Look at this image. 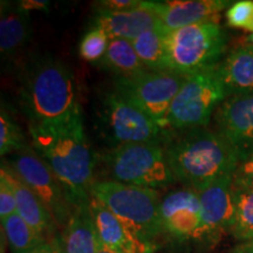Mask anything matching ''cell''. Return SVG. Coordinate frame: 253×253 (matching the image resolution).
<instances>
[{
  "label": "cell",
  "mask_w": 253,
  "mask_h": 253,
  "mask_svg": "<svg viewBox=\"0 0 253 253\" xmlns=\"http://www.w3.org/2000/svg\"><path fill=\"white\" fill-rule=\"evenodd\" d=\"M33 150L61 182L73 207L90 199L97 158L88 143L80 104L63 118L30 123Z\"/></svg>",
  "instance_id": "cell-1"
},
{
  "label": "cell",
  "mask_w": 253,
  "mask_h": 253,
  "mask_svg": "<svg viewBox=\"0 0 253 253\" xmlns=\"http://www.w3.org/2000/svg\"><path fill=\"white\" fill-rule=\"evenodd\" d=\"M166 157L176 181L201 191L225 176H233L239 157L220 134L208 126L169 132Z\"/></svg>",
  "instance_id": "cell-2"
},
{
  "label": "cell",
  "mask_w": 253,
  "mask_h": 253,
  "mask_svg": "<svg viewBox=\"0 0 253 253\" xmlns=\"http://www.w3.org/2000/svg\"><path fill=\"white\" fill-rule=\"evenodd\" d=\"M20 101L30 123L55 121L80 104L71 69L50 55L33 60L25 69Z\"/></svg>",
  "instance_id": "cell-3"
},
{
  "label": "cell",
  "mask_w": 253,
  "mask_h": 253,
  "mask_svg": "<svg viewBox=\"0 0 253 253\" xmlns=\"http://www.w3.org/2000/svg\"><path fill=\"white\" fill-rule=\"evenodd\" d=\"M104 179L142 188H164L176 182L164 143H134L109 148L97 161Z\"/></svg>",
  "instance_id": "cell-4"
},
{
  "label": "cell",
  "mask_w": 253,
  "mask_h": 253,
  "mask_svg": "<svg viewBox=\"0 0 253 253\" xmlns=\"http://www.w3.org/2000/svg\"><path fill=\"white\" fill-rule=\"evenodd\" d=\"M226 48L227 34L219 21L168 31V71L188 77L212 68L220 62Z\"/></svg>",
  "instance_id": "cell-5"
},
{
  "label": "cell",
  "mask_w": 253,
  "mask_h": 253,
  "mask_svg": "<svg viewBox=\"0 0 253 253\" xmlns=\"http://www.w3.org/2000/svg\"><path fill=\"white\" fill-rule=\"evenodd\" d=\"M226 99L217 66L188 75L164 119L163 129L175 132L208 126Z\"/></svg>",
  "instance_id": "cell-6"
},
{
  "label": "cell",
  "mask_w": 253,
  "mask_h": 253,
  "mask_svg": "<svg viewBox=\"0 0 253 253\" xmlns=\"http://www.w3.org/2000/svg\"><path fill=\"white\" fill-rule=\"evenodd\" d=\"M90 196L134 227L148 242L151 243V239L162 233V199L155 189L100 179L91 184Z\"/></svg>",
  "instance_id": "cell-7"
},
{
  "label": "cell",
  "mask_w": 253,
  "mask_h": 253,
  "mask_svg": "<svg viewBox=\"0 0 253 253\" xmlns=\"http://www.w3.org/2000/svg\"><path fill=\"white\" fill-rule=\"evenodd\" d=\"M100 125L112 147L134 143H164L169 132L116 91L101 100Z\"/></svg>",
  "instance_id": "cell-8"
},
{
  "label": "cell",
  "mask_w": 253,
  "mask_h": 253,
  "mask_svg": "<svg viewBox=\"0 0 253 253\" xmlns=\"http://www.w3.org/2000/svg\"><path fill=\"white\" fill-rule=\"evenodd\" d=\"M185 79V75L175 72L147 69L134 77L116 78L114 91L162 126Z\"/></svg>",
  "instance_id": "cell-9"
},
{
  "label": "cell",
  "mask_w": 253,
  "mask_h": 253,
  "mask_svg": "<svg viewBox=\"0 0 253 253\" xmlns=\"http://www.w3.org/2000/svg\"><path fill=\"white\" fill-rule=\"evenodd\" d=\"M5 163L46 205L56 225L65 227L74 207L48 164L30 147L8 155Z\"/></svg>",
  "instance_id": "cell-10"
},
{
  "label": "cell",
  "mask_w": 253,
  "mask_h": 253,
  "mask_svg": "<svg viewBox=\"0 0 253 253\" xmlns=\"http://www.w3.org/2000/svg\"><path fill=\"white\" fill-rule=\"evenodd\" d=\"M213 123L239 161L253 153V94L227 97L214 113Z\"/></svg>",
  "instance_id": "cell-11"
},
{
  "label": "cell",
  "mask_w": 253,
  "mask_h": 253,
  "mask_svg": "<svg viewBox=\"0 0 253 253\" xmlns=\"http://www.w3.org/2000/svg\"><path fill=\"white\" fill-rule=\"evenodd\" d=\"M232 175L221 177L197 191L201 203V226L197 239L216 240L229 231L233 219Z\"/></svg>",
  "instance_id": "cell-12"
},
{
  "label": "cell",
  "mask_w": 253,
  "mask_h": 253,
  "mask_svg": "<svg viewBox=\"0 0 253 253\" xmlns=\"http://www.w3.org/2000/svg\"><path fill=\"white\" fill-rule=\"evenodd\" d=\"M93 213L101 248L114 253H153V243L145 240L134 227L114 214L104 205L90 197Z\"/></svg>",
  "instance_id": "cell-13"
},
{
  "label": "cell",
  "mask_w": 253,
  "mask_h": 253,
  "mask_svg": "<svg viewBox=\"0 0 253 253\" xmlns=\"http://www.w3.org/2000/svg\"><path fill=\"white\" fill-rule=\"evenodd\" d=\"M162 232L179 239H197L201 203L197 191L184 188L170 192L161 203Z\"/></svg>",
  "instance_id": "cell-14"
},
{
  "label": "cell",
  "mask_w": 253,
  "mask_h": 253,
  "mask_svg": "<svg viewBox=\"0 0 253 253\" xmlns=\"http://www.w3.org/2000/svg\"><path fill=\"white\" fill-rule=\"evenodd\" d=\"M157 14L168 31L190 25L219 21L218 15L233 4L229 0H173V1H145Z\"/></svg>",
  "instance_id": "cell-15"
},
{
  "label": "cell",
  "mask_w": 253,
  "mask_h": 253,
  "mask_svg": "<svg viewBox=\"0 0 253 253\" xmlns=\"http://www.w3.org/2000/svg\"><path fill=\"white\" fill-rule=\"evenodd\" d=\"M91 26L101 27L110 38L134 41L144 32L164 25L157 14L148 7L145 1H142L137 7L126 11L99 9Z\"/></svg>",
  "instance_id": "cell-16"
},
{
  "label": "cell",
  "mask_w": 253,
  "mask_h": 253,
  "mask_svg": "<svg viewBox=\"0 0 253 253\" xmlns=\"http://www.w3.org/2000/svg\"><path fill=\"white\" fill-rule=\"evenodd\" d=\"M0 172L4 173L15 194L17 202V213L25 221L36 229L38 232L45 236L47 239L55 237V224L52 214L46 208V205L40 201V198L34 194L25 183L13 172L5 162L1 163Z\"/></svg>",
  "instance_id": "cell-17"
},
{
  "label": "cell",
  "mask_w": 253,
  "mask_h": 253,
  "mask_svg": "<svg viewBox=\"0 0 253 253\" xmlns=\"http://www.w3.org/2000/svg\"><path fill=\"white\" fill-rule=\"evenodd\" d=\"M227 97L253 94V48L242 45L231 49L217 65Z\"/></svg>",
  "instance_id": "cell-18"
},
{
  "label": "cell",
  "mask_w": 253,
  "mask_h": 253,
  "mask_svg": "<svg viewBox=\"0 0 253 253\" xmlns=\"http://www.w3.org/2000/svg\"><path fill=\"white\" fill-rule=\"evenodd\" d=\"M90 199L75 205L61 236L65 253H96L100 239L91 213Z\"/></svg>",
  "instance_id": "cell-19"
},
{
  "label": "cell",
  "mask_w": 253,
  "mask_h": 253,
  "mask_svg": "<svg viewBox=\"0 0 253 253\" xmlns=\"http://www.w3.org/2000/svg\"><path fill=\"white\" fill-rule=\"evenodd\" d=\"M30 36V12L18 4L2 1L0 15V53L2 59L13 58L26 45Z\"/></svg>",
  "instance_id": "cell-20"
},
{
  "label": "cell",
  "mask_w": 253,
  "mask_h": 253,
  "mask_svg": "<svg viewBox=\"0 0 253 253\" xmlns=\"http://www.w3.org/2000/svg\"><path fill=\"white\" fill-rule=\"evenodd\" d=\"M100 63L110 72L115 73L118 75L116 78L134 77L147 71L131 41L121 38H110L108 49Z\"/></svg>",
  "instance_id": "cell-21"
},
{
  "label": "cell",
  "mask_w": 253,
  "mask_h": 253,
  "mask_svg": "<svg viewBox=\"0 0 253 253\" xmlns=\"http://www.w3.org/2000/svg\"><path fill=\"white\" fill-rule=\"evenodd\" d=\"M167 33L166 26H161L144 32L131 41L138 58L149 71H168Z\"/></svg>",
  "instance_id": "cell-22"
},
{
  "label": "cell",
  "mask_w": 253,
  "mask_h": 253,
  "mask_svg": "<svg viewBox=\"0 0 253 253\" xmlns=\"http://www.w3.org/2000/svg\"><path fill=\"white\" fill-rule=\"evenodd\" d=\"M232 196L235 212L230 232L250 243L253 239V188L232 184Z\"/></svg>",
  "instance_id": "cell-23"
},
{
  "label": "cell",
  "mask_w": 253,
  "mask_h": 253,
  "mask_svg": "<svg viewBox=\"0 0 253 253\" xmlns=\"http://www.w3.org/2000/svg\"><path fill=\"white\" fill-rule=\"evenodd\" d=\"M1 229L12 253H23L48 240L17 212L1 221Z\"/></svg>",
  "instance_id": "cell-24"
},
{
  "label": "cell",
  "mask_w": 253,
  "mask_h": 253,
  "mask_svg": "<svg viewBox=\"0 0 253 253\" xmlns=\"http://www.w3.org/2000/svg\"><path fill=\"white\" fill-rule=\"evenodd\" d=\"M27 148L24 132L7 110L1 107L0 112V155L1 157Z\"/></svg>",
  "instance_id": "cell-25"
},
{
  "label": "cell",
  "mask_w": 253,
  "mask_h": 253,
  "mask_svg": "<svg viewBox=\"0 0 253 253\" xmlns=\"http://www.w3.org/2000/svg\"><path fill=\"white\" fill-rule=\"evenodd\" d=\"M110 42V37L101 27L90 26L82 37L79 46V52L82 59L89 62L101 61L106 55Z\"/></svg>",
  "instance_id": "cell-26"
},
{
  "label": "cell",
  "mask_w": 253,
  "mask_h": 253,
  "mask_svg": "<svg viewBox=\"0 0 253 253\" xmlns=\"http://www.w3.org/2000/svg\"><path fill=\"white\" fill-rule=\"evenodd\" d=\"M253 18V1L240 0L233 2L226 12V20L229 26L248 30Z\"/></svg>",
  "instance_id": "cell-27"
},
{
  "label": "cell",
  "mask_w": 253,
  "mask_h": 253,
  "mask_svg": "<svg viewBox=\"0 0 253 253\" xmlns=\"http://www.w3.org/2000/svg\"><path fill=\"white\" fill-rule=\"evenodd\" d=\"M15 212H17V202H15L14 190L4 173L0 172V219L1 221L5 220Z\"/></svg>",
  "instance_id": "cell-28"
},
{
  "label": "cell",
  "mask_w": 253,
  "mask_h": 253,
  "mask_svg": "<svg viewBox=\"0 0 253 253\" xmlns=\"http://www.w3.org/2000/svg\"><path fill=\"white\" fill-rule=\"evenodd\" d=\"M232 184L253 188V153L240 160L233 172Z\"/></svg>",
  "instance_id": "cell-29"
},
{
  "label": "cell",
  "mask_w": 253,
  "mask_h": 253,
  "mask_svg": "<svg viewBox=\"0 0 253 253\" xmlns=\"http://www.w3.org/2000/svg\"><path fill=\"white\" fill-rule=\"evenodd\" d=\"M142 1L138 0H103L99 1V9L104 11H126L141 5Z\"/></svg>",
  "instance_id": "cell-30"
},
{
  "label": "cell",
  "mask_w": 253,
  "mask_h": 253,
  "mask_svg": "<svg viewBox=\"0 0 253 253\" xmlns=\"http://www.w3.org/2000/svg\"><path fill=\"white\" fill-rule=\"evenodd\" d=\"M23 253H65L62 246V240L59 237H54L46 240L42 244L36 246V248L28 250Z\"/></svg>",
  "instance_id": "cell-31"
},
{
  "label": "cell",
  "mask_w": 253,
  "mask_h": 253,
  "mask_svg": "<svg viewBox=\"0 0 253 253\" xmlns=\"http://www.w3.org/2000/svg\"><path fill=\"white\" fill-rule=\"evenodd\" d=\"M18 5L21 8H24L25 11L31 12L32 9H47L49 7V2L46 0H24V1H19Z\"/></svg>",
  "instance_id": "cell-32"
},
{
  "label": "cell",
  "mask_w": 253,
  "mask_h": 253,
  "mask_svg": "<svg viewBox=\"0 0 253 253\" xmlns=\"http://www.w3.org/2000/svg\"><path fill=\"white\" fill-rule=\"evenodd\" d=\"M238 253H253V245L248 243V244L242 246V248L238 250Z\"/></svg>",
  "instance_id": "cell-33"
},
{
  "label": "cell",
  "mask_w": 253,
  "mask_h": 253,
  "mask_svg": "<svg viewBox=\"0 0 253 253\" xmlns=\"http://www.w3.org/2000/svg\"><path fill=\"white\" fill-rule=\"evenodd\" d=\"M243 43L246 46L251 47V48H253V33L249 34L248 37L244 38V41H243Z\"/></svg>",
  "instance_id": "cell-34"
},
{
  "label": "cell",
  "mask_w": 253,
  "mask_h": 253,
  "mask_svg": "<svg viewBox=\"0 0 253 253\" xmlns=\"http://www.w3.org/2000/svg\"><path fill=\"white\" fill-rule=\"evenodd\" d=\"M96 253H114V252H110V251H108V250H106V249H103V248H101L100 246V249H99V251H97Z\"/></svg>",
  "instance_id": "cell-35"
},
{
  "label": "cell",
  "mask_w": 253,
  "mask_h": 253,
  "mask_svg": "<svg viewBox=\"0 0 253 253\" xmlns=\"http://www.w3.org/2000/svg\"><path fill=\"white\" fill-rule=\"evenodd\" d=\"M246 31L250 32V34L253 33V18H252V21H251V24H250V26H249V28H248V30H246Z\"/></svg>",
  "instance_id": "cell-36"
},
{
  "label": "cell",
  "mask_w": 253,
  "mask_h": 253,
  "mask_svg": "<svg viewBox=\"0 0 253 253\" xmlns=\"http://www.w3.org/2000/svg\"><path fill=\"white\" fill-rule=\"evenodd\" d=\"M249 244H251V245H253V239L251 240V242H250V243H249Z\"/></svg>",
  "instance_id": "cell-37"
}]
</instances>
